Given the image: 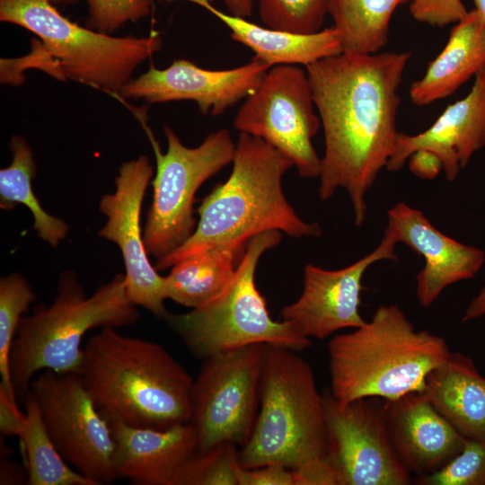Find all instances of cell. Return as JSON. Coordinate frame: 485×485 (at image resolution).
Instances as JSON below:
<instances>
[{
	"instance_id": "1",
	"label": "cell",
	"mask_w": 485,
	"mask_h": 485,
	"mask_svg": "<svg viewBox=\"0 0 485 485\" xmlns=\"http://www.w3.org/2000/svg\"><path fill=\"white\" fill-rule=\"evenodd\" d=\"M410 52L340 54L305 66L324 133L319 196L344 189L355 224L366 221V194L392 156L399 88Z\"/></svg>"
},
{
	"instance_id": "2",
	"label": "cell",
	"mask_w": 485,
	"mask_h": 485,
	"mask_svg": "<svg viewBox=\"0 0 485 485\" xmlns=\"http://www.w3.org/2000/svg\"><path fill=\"white\" fill-rule=\"evenodd\" d=\"M78 374L105 419L158 430L190 422L194 379L161 344L101 328Z\"/></svg>"
},
{
	"instance_id": "3",
	"label": "cell",
	"mask_w": 485,
	"mask_h": 485,
	"mask_svg": "<svg viewBox=\"0 0 485 485\" xmlns=\"http://www.w3.org/2000/svg\"><path fill=\"white\" fill-rule=\"evenodd\" d=\"M228 179L217 184L197 209L199 219L190 237L156 260L158 271L201 251L230 243H248L277 230L294 238L318 237L317 223L303 220L287 200L282 178L292 161L264 140L240 132Z\"/></svg>"
},
{
	"instance_id": "4",
	"label": "cell",
	"mask_w": 485,
	"mask_h": 485,
	"mask_svg": "<svg viewBox=\"0 0 485 485\" xmlns=\"http://www.w3.org/2000/svg\"><path fill=\"white\" fill-rule=\"evenodd\" d=\"M450 353L442 337L417 331L399 306L380 305L364 325L329 340V390L341 405L421 392Z\"/></svg>"
},
{
	"instance_id": "5",
	"label": "cell",
	"mask_w": 485,
	"mask_h": 485,
	"mask_svg": "<svg viewBox=\"0 0 485 485\" xmlns=\"http://www.w3.org/2000/svg\"><path fill=\"white\" fill-rule=\"evenodd\" d=\"M139 311L128 297L125 275L116 274L87 296L75 271L64 270L49 305L39 304L21 319L9 355V371L18 401L44 370L79 373L83 338L96 328L136 323Z\"/></svg>"
},
{
	"instance_id": "6",
	"label": "cell",
	"mask_w": 485,
	"mask_h": 485,
	"mask_svg": "<svg viewBox=\"0 0 485 485\" xmlns=\"http://www.w3.org/2000/svg\"><path fill=\"white\" fill-rule=\"evenodd\" d=\"M260 408L240 465L280 463L295 469L327 454L322 395L309 363L292 349L265 345Z\"/></svg>"
},
{
	"instance_id": "7",
	"label": "cell",
	"mask_w": 485,
	"mask_h": 485,
	"mask_svg": "<svg viewBox=\"0 0 485 485\" xmlns=\"http://www.w3.org/2000/svg\"><path fill=\"white\" fill-rule=\"evenodd\" d=\"M281 232L267 231L251 238L235 275L217 298L184 313H169L164 321L190 351L200 359L262 344L300 352L312 345L290 322L274 321L255 284L261 255L278 245Z\"/></svg>"
},
{
	"instance_id": "8",
	"label": "cell",
	"mask_w": 485,
	"mask_h": 485,
	"mask_svg": "<svg viewBox=\"0 0 485 485\" xmlns=\"http://www.w3.org/2000/svg\"><path fill=\"white\" fill-rule=\"evenodd\" d=\"M0 21L40 40L54 60V75L119 96L133 73L163 48L161 36L115 37L82 27L48 0H0Z\"/></svg>"
},
{
	"instance_id": "9",
	"label": "cell",
	"mask_w": 485,
	"mask_h": 485,
	"mask_svg": "<svg viewBox=\"0 0 485 485\" xmlns=\"http://www.w3.org/2000/svg\"><path fill=\"white\" fill-rule=\"evenodd\" d=\"M156 158L153 200L143 234L147 253L156 260L184 243L196 228L195 195L200 186L232 163L235 143L225 128L210 133L195 147L185 146L164 126L167 149L162 153L146 128Z\"/></svg>"
},
{
	"instance_id": "10",
	"label": "cell",
	"mask_w": 485,
	"mask_h": 485,
	"mask_svg": "<svg viewBox=\"0 0 485 485\" xmlns=\"http://www.w3.org/2000/svg\"><path fill=\"white\" fill-rule=\"evenodd\" d=\"M305 67L279 65L268 70L258 88L239 108L234 127L259 137L288 157L302 178L322 170L313 138L322 124L315 112Z\"/></svg>"
},
{
	"instance_id": "11",
	"label": "cell",
	"mask_w": 485,
	"mask_h": 485,
	"mask_svg": "<svg viewBox=\"0 0 485 485\" xmlns=\"http://www.w3.org/2000/svg\"><path fill=\"white\" fill-rule=\"evenodd\" d=\"M264 352L265 345L253 344L205 359L191 389L197 450L246 444L257 417Z\"/></svg>"
},
{
	"instance_id": "12",
	"label": "cell",
	"mask_w": 485,
	"mask_h": 485,
	"mask_svg": "<svg viewBox=\"0 0 485 485\" xmlns=\"http://www.w3.org/2000/svg\"><path fill=\"white\" fill-rule=\"evenodd\" d=\"M46 430L66 462L95 485L117 480L114 441L78 373L44 370L31 382Z\"/></svg>"
},
{
	"instance_id": "13",
	"label": "cell",
	"mask_w": 485,
	"mask_h": 485,
	"mask_svg": "<svg viewBox=\"0 0 485 485\" xmlns=\"http://www.w3.org/2000/svg\"><path fill=\"white\" fill-rule=\"evenodd\" d=\"M328 450L340 485H408L410 473L399 460L387 430L384 400L361 398L340 404L322 393Z\"/></svg>"
},
{
	"instance_id": "14",
	"label": "cell",
	"mask_w": 485,
	"mask_h": 485,
	"mask_svg": "<svg viewBox=\"0 0 485 485\" xmlns=\"http://www.w3.org/2000/svg\"><path fill=\"white\" fill-rule=\"evenodd\" d=\"M154 167L142 154L119 168L115 191L104 194L99 210L106 217L98 235L114 242L121 251L125 266L126 289L130 300L159 319L169 314L164 301V277L149 260L141 228V209Z\"/></svg>"
},
{
	"instance_id": "15",
	"label": "cell",
	"mask_w": 485,
	"mask_h": 485,
	"mask_svg": "<svg viewBox=\"0 0 485 485\" xmlns=\"http://www.w3.org/2000/svg\"><path fill=\"white\" fill-rule=\"evenodd\" d=\"M396 244L384 232L373 251L343 269L328 270L306 264L303 292L295 302L282 308V321L290 322L302 335L318 340L341 329L364 325L366 321L359 313L363 276L375 262L396 260Z\"/></svg>"
},
{
	"instance_id": "16",
	"label": "cell",
	"mask_w": 485,
	"mask_h": 485,
	"mask_svg": "<svg viewBox=\"0 0 485 485\" xmlns=\"http://www.w3.org/2000/svg\"><path fill=\"white\" fill-rule=\"evenodd\" d=\"M270 67L253 57L238 67L211 70L187 59L163 69L151 67L132 78L119 97L148 103L193 101L204 115L219 116L251 94Z\"/></svg>"
},
{
	"instance_id": "17",
	"label": "cell",
	"mask_w": 485,
	"mask_h": 485,
	"mask_svg": "<svg viewBox=\"0 0 485 485\" xmlns=\"http://www.w3.org/2000/svg\"><path fill=\"white\" fill-rule=\"evenodd\" d=\"M384 232L423 257L425 265L417 275L416 295L425 308L448 286L473 278L485 260L482 250L445 235L420 210L404 202L388 210Z\"/></svg>"
},
{
	"instance_id": "18",
	"label": "cell",
	"mask_w": 485,
	"mask_h": 485,
	"mask_svg": "<svg viewBox=\"0 0 485 485\" xmlns=\"http://www.w3.org/2000/svg\"><path fill=\"white\" fill-rule=\"evenodd\" d=\"M485 146V67L476 75L469 93L447 106L426 130L416 135L398 133L386 169L401 170L412 153L427 149L443 163L448 181H454L473 154Z\"/></svg>"
},
{
	"instance_id": "19",
	"label": "cell",
	"mask_w": 485,
	"mask_h": 485,
	"mask_svg": "<svg viewBox=\"0 0 485 485\" xmlns=\"http://www.w3.org/2000/svg\"><path fill=\"white\" fill-rule=\"evenodd\" d=\"M384 409L392 447L410 474H430L462 450L465 437L423 392H412L384 400Z\"/></svg>"
},
{
	"instance_id": "20",
	"label": "cell",
	"mask_w": 485,
	"mask_h": 485,
	"mask_svg": "<svg viewBox=\"0 0 485 485\" xmlns=\"http://www.w3.org/2000/svg\"><path fill=\"white\" fill-rule=\"evenodd\" d=\"M114 441L117 478L135 485H172L181 464L198 449L194 426L184 423L158 430L106 419Z\"/></svg>"
},
{
	"instance_id": "21",
	"label": "cell",
	"mask_w": 485,
	"mask_h": 485,
	"mask_svg": "<svg viewBox=\"0 0 485 485\" xmlns=\"http://www.w3.org/2000/svg\"><path fill=\"white\" fill-rule=\"evenodd\" d=\"M485 67V23L474 8L456 22L442 51L410 87L413 104L447 98Z\"/></svg>"
},
{
	"instance_id": "22",
	"label": "cell",
	"mask_w": 485,
	"mask_h": 485,
	"mask_svg": "<svg viewBox=\"0 0 485 485\" xmlns=\"http://www.w3.org/2000/svg\"><path fill=\"white\" fill-rule=\"evenodd\" d=\"M421 392L464 437L485 439V378L469 357L451 352Z\"/></svg>"
},
{
	"instance_id": "23",
	"label": "cell",
	"mask_w": 485,
	"mask_h": 485,
	"mask_svg": "<svg viewBox=\"0 0 485 485\" xmlns=\"http://www.w3.org/2000/svg\"><path fill=\"white\" fill-rule=\"evenodd\" d=\"M229 30L230 37L251 48L254 57L270 68L279 65L307 66L322 58L342 53L341 42L333 26L312 34H296L260 26L246 18L225 13L212 4V0H199Z\"/></svg>"
},
{
	"instance_id": "24",
	"label": "cell",
	"mask_w": 485,
	"mask_h": 485,
	"mask_svg": "<svg viewBox=\"0 0 485 485\" xmlns=\"http://www.w3.org/2000/svg\"><path fill=\"white\" fill-rule=\"evenodd\" d=\"M247 244L219 245L179 261L164 277L166 298L190 309L217 298L232 282Z\"/></svg>"
},
{
	"instance_id": "25",
	"label": "cell",
	"mask_w": 485,
	"mask_h": 485,
	"mask_svg": "<svg viewBox=\"0 0 485 485\" xmlns=\"http://www.w3.org/2000/svg\"><path fill=\"white\" fill-rule=\"evenodd\" d=\"M9 148L11 163L0 170V208L10 211L19 204L24 205L32 215V228L37 235L56 248L66 237L69 225L46 212L36 197L32 187L36 163L26 139L19 135L13 136Z\"/></svg>"
},
{
	"instance_id": "26",
	"label": "cell",
	"mask_w": 485,
	"mask_h": 485,
	"mask_svg": "<svg viewBox=\"0 0 485 485\" xmlns=\"http://www.w3.org/2000/svg\"><path fill=\"white\" fill-rule=\"evenodd\" d=\"M409 0H329L342 51L351 54L379 52L388 41L394 10Z\"/></svg>"
},
{
	"instance_id": "27",
	"label": "cell",
	"mask_w": 485,
	"mask_h": 485,
	"mask_svg": "<svg viewBox=\"0 0 485 485\" xmlns=\"http://www.w3.org/2000/svg\"><path fill=\"white\" fill-rule=\"evenodd\" d=\"M24 420L19 436L26 461L29 485H95L62 457L43 424L38 401L28 391Z\"/></svg>"
},
{
	"instance_id": "28",
	"label": "cell",
	"mask_w": 485,
	"mask_h": 485,
	"mask_svg": "<svg viewBox=\"0 0 485 485\" xmlns=\"http://www.w3.org/2000/svg\"><path fill=\"white\" fill-rule=\"evenodd\" d=\"M36 297L22 275L13 272L0 278V384L17 401L10 377L9 355L21 319Z\"/></svg>"
},
{
	"instance_id": "29",
	"label": "cell",
	"mask_w": 485,
	"mask_h": 485,
	"mask_svg": "<svg viewBox=\"0 0 485 485\" xmlns=\"http://www.w3.org/2000/svg\"><path fill=\"white\" fill-rule=\"evenodd\" d=\"M238 453L233 443L197 450L179 468L172 485H238Z\"/></svg>"
},
{
	"instance_id": "30",
	"label": "cell",
	"mask_w": 485,
	"mask_h": 485,
	"mask_svg": "<svg viewBox=\"0 0 485 485\" xmlns=\"http://www.w3.org/2000/svg\"><path fill=\"white\" fill-rule=\"evenodd\" d=\"M264 26L296 34L322 30L329 0H258Z\"/></svg>"
},
{
	"instance_id": "31",
	"label": "cell",
	"mask_w": 485,
	"mask_h": 485,
	"mask_svg": "<svg viewBox=\"0 0 485 485\" xmlns=\"http://www.w3.org/2000/svg\"><path fill=\"white\" fill-rule=\"evenodd\" d=\"M414 481L419 485H485V439L465 437L462 450L445 465Z\"/></svg>"
},
{
	"instance_id": "32",
	"label": "cell",
	"mask_w": 485,
	"mask_h": 485,
	"mask_svg": "<svg viewBox=\"0 0 485 485\" xmlns=\"http://www.w3.org/2000/svg\"><path fill=\"white\" fill-rule=\"evenodd\" d=\"M87 27L111 35L125 23L149 15L154 0H87Z\"/></svg>"
},
{
	"instance_id": "33",
	"label": "cell",
	"mask_w": 485,
	"mask_h": 485,
	"mask_svg": "<svg viewBox=\"0 0 485 485\" xmlns=\"http://www.w3.org/2000/svg\"><path fill=\"white\" fill-rule=\"evenodd\" d=\"M410 12L415 20L437 27L456 23L468 13L462 0H412Z\"/></svg>"
},
{
	"instance_id": "34",
	"label": "cell",
	"mask_w": 485,
	"mask_h": 485,
	"mask_svg": "<svg viewBox=\"0 0 485 485\" xmlns=\"http://www.w3.org/2000/svg\"><path fill=\"white\" fill-rule=\"evenodd\" d=\"M294 485H340L338 472L328 454L311 458L292 469Z\"/></svg>"
},
{
	"instance_id": "35",
	"label": "cell",
	"mask_w": 485,
	"mask_h": 485,
	"mask_svg": "<svg viewBox=\"0 0 485 485\" xmlns=\"http://www.w3.org/2000/svg\"><path fill=\"white\" fill-rule=\"evenodd\" d=\"M238 485H294L292 469L280 463H269L256 468L239 467Z\"/></svg>"
},
{
	"instance_id": "36",
	"label": "cell",
	"mask_w": 485,
	"mask_h": 485,
	"mask_svg": "<svg viewBox=\"0 0 485 485\" xmlns=\"http://www.w3.org/2000/svg\"><path fill=\"white\" fill-rule=\"evenodd\" d=\"M24 412L18 408L5 388L0 384V430L4 436H17L22 432Z\"/></svg>"
},
{
	"instance_id": "37",
	"label": "cell",
	"mask_w": 485,
	"mask_h": 485,
	"mask_svg": "<svg viewBox=\"0 0 485 485\" xmlns=\"http://www.w3.org/2000/svg\"><path fill=\"white\" fill-rule=\"evenodd\" d=\"M407 162L411 172L425 180H433L443 170L441 159L435 153L427 149L415 151Z\"/></svg>"
},
{
	"instance_id": "38",
	"label": "cell",
	"mask_w": 485,
	"mask_h": 485,
	"mask_svg": "<svg viewBox=\"0 0 485 485\" xmlns=\"http://www.w3.org/2000/svg\"><path fill=\"white\" fill-rule=\"evenodd\" d=\"M0 484H28V474L24 472L15 463L6 459H1Z\"/></svg>"
},
{
	"instance_id": "39",
	"label": "cell",
	"mask_w": 485,
	"mask_h": 485,
	"mask_svg": "<svg viewBox=\"0 0 485 485\" xmlns=\"http://www.w3.org/2000/svg\"><path fill=\"white\" fill-rule=\"evenodd\" d=\"M485 315V285L467 306L462 322L478 319Z\"/></svg>"
},
{
	"instance_id": "40",
	"label": "cell",
	"mask_w": 485,
	"mask_h": 485,
	"mask_svg": "<svg viewBox=\"0 0 485 485\" xmlns=\"http://www.w3.org/2000/svg\"><path fill=\"white\" fill-rule=\"evenodd\" d=\"M225 5L229 11V13L249 18L253 11V0H223Z\"/></svg>"
},
{
	"instance_id": "41",
	"label": "cell",
	"mask_w": 485,
	"mask_h": 485,
	"mask_svg": "<svg viewBox=\"0 0 485 485\" xmlns=\"http://www.w3.org/2000/svg\"><path fill=\"white\" fill-rule=\"evenodd\" d=\"M475 4V9L479 12L481 19L485 23V0H472Z\"/></svg>"
},
{
	"instance_id": "42",
	"label": "cell",
	"mask_w": 485,
	"mask_h": 485,
	"mask_svg": "<svg viewBox=\"0 0 485 485\" xmlns=\"http://www.w3.org/2000/svg\"><path fill=\"white\" fill-rule=\"evenodd\" d=\"M53 5H72L77 4L80 0H48Z\"/></svg>"
}]
</instances>
